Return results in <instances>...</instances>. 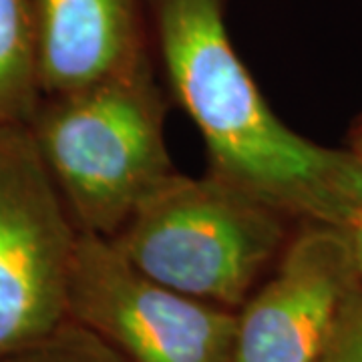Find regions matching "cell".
Listing matches in <instances>:
<instances>
[{"instance_id": "obj_6", "label": "cell", "mask_w": 362, "mask_h": 362, "mask_svg": "<svg viewBox=\"0 0 362 362\" xmlns=\"http://www.w3.org/2000/svg\"><path fill=\"white\" fill-rule=\"evenodd\" d=\"M361 292L344 232L302 223L235 310L232 362H320Z\"/></svg>"}, {"instance_id": "obj_9", "label": "cell", "mask_w": 362, "mask_h": 362, "mask_svg": "<svg viewBox=\"0 0 362 362\" xmlns=\"http://www.w3.org/2000/svg\"><path fill=\"white\" fill-rule=\"evenodd\" d=\"M0 362H125L85 326L66 320L52 332L13 350Z\"/></svg>"}, {"instance_id": "obj_8", "label": "cell", "mask_w": 362, "mask_h": 362, "mask_svg": "<svg viewBox=\"0 0 362 362\" xmlns=\"http://www.w3.org/2000/svg\"><path fill=\"white\" fill-rule=\"evenodd\" d=\"M40 99L33 0H0V125H26Z\"/></svg>"}, {"instance_id": "obj_2", "label": "cell", "mask_w": 362, "mask_h": 362, "mask_svg": "<svg viewBox=\"0 0 362 362\" xmlns=\"http://www.w3.org/2000/svg\"><path fill=\"white\" fill-rule=\"evenodd\" d=\"M165 101L151 59L83 89L42 95L26 127L78 232L113 238L175 171Z\"/></svg>"}, {"instance_id": "obj_3", "label": "cell", "mask_w": 362, "mask_h": 362, "mask_svg": "<svg viewBox=\"0 0 362 362\" xmlns=\"http://www.w3.org/2000/svg\"><path fill=\"white\" fill-rule=\"evenodd\" d=\"M292 221L211 173L173 171L109 240L145 276L238 310L280 258Z\"/></svg>"}, {"instance_id": "obj_1", "label": "cell", "mask_w": 362, "mask_h": 362, "mask_svg": "<svg viewBox=\"0 0 362 362\" xmlns=\"http://www.w3.org/2000/svg\"><path fill=\"white\" fill-rule=\"evenodd\" d=\"M228 0H147L151 40L175 101L206 143L209 173L288 218L344 230L362 206V165L290 129L233 47Z\"/></svg>"}, {"instance_id": "obj_12", "label": "cell", "mask_w": 362, "mask_h": 362, "mask_svg": "<svg viewBox=\"0 0 362 362\" xmlns=\"http://www.w3.org/2000/svg\"><path fill=\"white\" fill-rule=\"evenodd\" d=\"M346 149L361 161L362 165V115L358 117V119L354 121V125L350 127L349 147H346Z\"/></svg>"}, {"instance_id": "obj_7", "label": "cell", "mask_w": 362, "mask_h": 362, "mask_svg": "<svg viewBox=\"0 0 362 362\" xmlns=\"http://www.w3.org/2000/svg\"><path fill=\"white\" fill-rule=\"evenodd\" d=\"M42 95L83 89L151 59L147 0H33Z\"/></svg>"}, {"instance_id": "obj_4", "label": "cell", "mask_w": 362, "mask_h": 362, "mask_svg": "<svg viewBox=\"0 0 362 362\" xmlns=\"http://www.w3.org/2000/svg\"><path fill=\"white\" fill-rule=\"evenodd\" d=\"M66 312L125 362H232L235 310L145 276L97 233H78Z\"/></svg>"}, {"instance_id": "obj_10", "label": "cell", "mask_w": 362, "mask_h": 362, "mask_svg": "<svg viewBox=\"0 0 362 362\" xmlns=\"http://www.w3.org/2000/svg\"><path fill=\"white\" fill-rule=\"evenodd\" d=\"M320 362H362V292L344 314Z\"/></svg>"}, {"instance_id": "obj_11", "label": "cell", "mask_w": 362, "mask_h": 362, "mask_svg": "<svg viewBox=\"0 0 362 362\" xmlns=\"http://www.w3.org/2000/svg\"><path fill=\"white\" fill-rule=\"evenodd\" d=\"M342 232H344L346 240H349L352 258H354V264H356L362 278V206L358 207V211L354 214V218L349 221V226Z\"/></svg>"}, {"instance_id": "obj_5", "label": "cell", "mask_w": 362, "mask_h": 362, "mask_svg": "<svg viewBox=\"0 0 362 362\" xmlns=\"http://www.w3.org/2000/svg\"><path fill=\"white\" fill-rule=\"evenodd\" d=\"M78 228L26 125H0V356L69 320Z\"/></svg>"}]
</instances>
